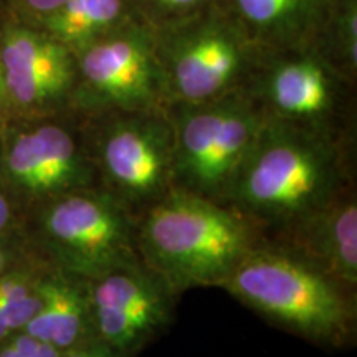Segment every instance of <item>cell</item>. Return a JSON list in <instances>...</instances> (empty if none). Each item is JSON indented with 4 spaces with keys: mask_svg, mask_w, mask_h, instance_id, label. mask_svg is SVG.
Returning a JSON list of instances; mask_svg holds the SVG:
<instances>
[{
    "mask_svg": "<svg viewBox=\"0 0 357 357\" xmlns=\"http://www.w3.org/2000/svg\"><path fill=\"white\" fill-rule=\"evenodd\" d=\"M79 116L166 108L154 30L129 20L75 50Z\"/></svg>",
    "mask_w": 357,
    "mask_h": 357,
    "instance_id": "cell-10",
    "label": "cell"
},
{
    "mask_svg": "<svg viewBox=\"0 0 357 357\" xmlns=\"http://www.w3.org/2000/svg\"><path fill=\"white\" fill-rule=\"evenodd\" d=\"M95 334L132 357L164 334L176 318L178 296L139 261L89 281Z\"/></svg>",
    "mask_w": 357,
    "mask_h": 357,
    "instance_id": "cell-12",
    "label": "cell"
},
{
    "mask_svg": "<svg viewBox=\"0 0 357 357\" xmlns=\"http://www.w3.org/2000/svg\"><path fill=\"white\" fill-rule=\"evenodd\" d=\"M243 89L266 119L356 139V79L316 45L260 50Z\"/></svg>",
    "mask_w": 357,
    "mask_h": 357,
    "instance_id": "cell-5",
    "label": "cell"
},
{
    "mask_svg": "<svg viewBox=\"0 0 357 357\" xmlns=\"http://www.w3.org/2000/svg\"><path fill=\"white\" fill-rule=\"evenodd\" d=\"M142 263L174 293L220 288L265 235L229 205L172 189L136 220Z\"/></svg>",
    "mask_w": 357,
    "mask_h": 357,
    "instance_id": "cell-2",
    "label": "cell"
},
{
    "mask_svg": "<svg viewBox=\"0 0 357 357\" xmlns=\"http://www.w3.org/2000/svg\"><path fill=\"white\" fill-rule=\"evenodd\" d=\"M7 118V95H6V83H3V71L0 63V123Z\"/></svg>",
    "mask_w": 357,
    "mask_h": 357,
    "instance_id": "cell-22",
    "label": "cell"
},
{
    "mask_svg": "<svg viewBox=\"0 0 357 357\" xmlns=\"http://www.w3.org/2000/svg\"><path fill=\"white\" fill-rule=\"evenodd\" d=\"M258 50L314 45L331 0H215Z\"/></svg>",
    "mask_w": 357,
    "mask_h": 357,
    "instance_id": "cell-14",
    "label": "cell"
},
{
    "mask_svg": "<svg viewBox=\"0 0 357 357\" xmlns=\"http://www.w3.org/2000/svg\"><path fill=\"white\" fill-rule=\"evenodd\" d=\"M172 187L222 202L261 131L265 116L245 89L202 102L167 105Z\"/></svg>",
    "mask_w": 357,
    "mask_h": 357,
    "instance_id": "cell-6",
    "label": "cell"
},
{
    "mask_svg": "<svg viewBox=\"0 0 357 357\" xmlns=\"http://www.w3.org/2000/svg\"><path fill=\"white\" fill-rule=\"evenodd\" d=\"M136 20L155 30L205 10L215 0H129Z\"/></svg>",
    "mask_w": 357,
    "mask_h": 357,
    "instance_id": "cell-18",
    "label": "cell"
},
{
    "mask_svg": "<svg viewBox=\"0 0 357 357\" xmlns=\"http://www.w3.org/2000/svg\"><path fill=\"white\" fill-rule=\"evenodd\" d=\"M268 242L305 258L344 287L357 291V190L336 197L265 236Z\"/></svg>",
    "mask_w": 357,
    "mask_h": 357,
    "instance_id": "cell-13",
    "label": "cell"
},
{
    "mask_svg": "<svg viewBox=\"0 0 357 357\" xmlns=\"http://www.w3.org/2000/svg\"><path fill=\"white\" fill-rule=\"evenodd\" d=\"M314 45L347 77L357 79V0H331Z\"/></svg>",
    "mask_w": 357,
    "mask_h": 357,
    "instance_id": "cell-17",
    "label": "cell"
},
{
    "mask_svg": "<svg viewBox=\"0 0 357 357\" xmlns=\"http://www.w3.org/2000/svg\"><path fill=\"white\" fill-rule=\"evenodd\" d=\"M61 354H63V351L56 349V347L52 346L50 342L40 341L35 357H61Z\"/></svg>",
    "mask_w": 357,
    "mask_h": 357,
    "instance_id": "cell-21",
    "label": "cell"
},
{
    "mask_svg": "<svg viewBox=\"0 0 357 357\" xmlns=\"http://www.w3.org/2000/svg\"><path fill=\"white\" fill-rule=\"evenodd\" d=\"M136 20L129 0H66L37 25L71 52L108 33L116 26Z\"/></svg>",
    "mask_w": 357,
    "mask_h": 357,
    "instance_id": "cell-16",
    "label": "cell"
},
{
    "mask_svg": "<svg viewBox=\"0 0 357 357\" xmlns=\"http://www.w3.org/2000/svg\"><path fill=\"white\" fill-rule=\"evenodd\" d=\"M61 357H128L114 347L106 344L100 337H89L79 344L63 351Z\"/></svg>",
    "mask_w": 357,
    "mask_h": 357,
    "instance_id": "cell-20",
    "label": "cell"
},
{
    "mask_svg": "<svg viewBox=\"0 0 357 357\" xmlns=\"http://www.w3.org/2000/svg\"><path fill=\"white\" fill-rule=\"evenodd\" d=\"M0 63L7 118L61 114L73 108L77 58L40 26L0 13Z\"/></svg>",
    "mask_w": 357,
    "mask_h": 357,
    "instance_id": "cell-11",
    "label": "cell"
},
{
    "mask_svg": "<svg viewBox=\"0 0 357 357\" xmlns=\"http://www.w3.org/2000/svg\"><path fill=\"white\" fill-rule=\"evenodd\" d=\"M65 2L66 0H0V13L26 24H37Z\"/></svg>",
    "mask_w": 357,
    "mask_h": 357,
    "instance_id": "cell-19",
    "label": "cell"
},
{
    "mask_svg": "<svg viewBox=\"0 0 357 357\" xmlns=\"http://www.w3.org/2000/svg\"><path fill=\"white\" fill-rule=\"evenodd\" d=\"M38 291V311L22 333L60 351L96 336L88 280L45 265Z\"/></svg>",
    "mask_w": 357,
    "mask_h": 357,
    "instance_id": "cell-15",
    "label": "cell"
},
{
    "mask_svg": "<svg viewBox=\"0 0 357 357\" xmlns=\"http://www.w3.org/2000/svg\"><path fill=\"white\" fill-rule=\"evenodd\" d=\"M0 357H20V354L10 342V339H7V341L3 342V346L0 347Z\"/></svg>",
    "mask_w": 357,
    "mask_h": 357,
    "instance_id": "cell-23",
    "label": "cell"
},
{
    "mask_svg": "<svg viewBox=\"0 0 357 357\" xmlns=\"http://www.w3.org/2000/svg\"><path fill=\"white\" fill-rule=\"evenodd\" d=\"M79 121L98 189L136 220L174 189V137L166 108L79 116Z\"/></svg>",
    "mask_w": 357,
    "mask_h": 357,
    "instance_id": "cell-7",
    "label": "cell"
},
{
    "mask_svg": "<svg viewBox=\"0 0 357 357\" xmlns=\"http://www.w3.org/2000/svg\"><path fill=\"white\" fill-rule=\"evenodd\" d=\"M356 184V139L266 119L222 204L268 236Z\"/></svg>",
    "mask_w": 357,
    "mask_h": 357,
    "instance_id": "cell-1",
    "label": "cell"
},
{
    "mask_svg": "<svg viewBox=\"0 0 357 357\" xmlns=\"http://www.w3.org/2000/svg\"><path fill=\"white\" fill-rule=\"evenodd\" d=\"M154 35L167 105L211 101L243 89L260 55L217 3Z\"/></svg>",
    "mask_w": 357,
    "mask_h": 357,
    "instance_id": "cell-8",
    "label": "cell"
},
{
    "mask_svg": "<svg viewBox=\"0 0 357 357\" xmlns=\"http://www.w3.org/2000/svg\"><path fill=\"white\" fill-rule=\"evenodd\" d=\"M220 288L294 336L333 349L354 344L356 289L268 240L236 265Z\"/></svg>",
    "mask_w": 357,
    "mask_h": 357,
    "instance_id": "cell-3",
    "label": "cell"
},
{
    "mask_svg": "<svg viewBox=\"0 0 357 357\" xmlns=\"http://www.w3.org/2000/svg\"><path fill=\"white\" fill-rule=\"evenodd\" d=\"M20 235L37 260L88 281L142 261L136 218L98 187L26 211Z\"/></svg>",
    "mask_w": 357,
    "mask_h": 357,
    "instance_id": "cell-4",
    "label": "cell"
},
{
    "mask_svg": "<svg viewBox=\"0 0 357 357\" xmlns=\"http://www.w3.org/2000/svg\"><path fill=\"white\" fill-rule=\"evenodd\" d=\"M0 182L22 213L45 202L96 189V172L73 111L0 123Z\"/></svg>",
    "mask_w": 357,
    "mask_h": 357,
    "instance_id": "cell-9",
    "label": "cell"
}]
</instances>
